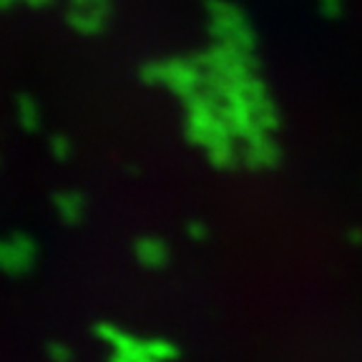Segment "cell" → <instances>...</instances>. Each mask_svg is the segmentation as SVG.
I'll return each instance as SVG.
<instances>
[{"mask_svg": "<svg viewBox=\"0 0 362 362\" xmlns=\"http://www.w3.org/2000/svg\"><path fill=\"white\" fill-rule=\"evenodd\" d=\"M144 355L153 362H174L179 357V350L169 339H148L144 342Z\"/></svg>", "mask_w": 362, "mask_h": 362, "instance_id": "ba28073f", "label": "cell"}, {"mask_svg": "<svg viewBox=\"0 0 362 362\" xmlns=\"http://www.w3.org/2000/svg\"><path fill=\"white\" fill-rule=\"evenodd\" d=\"M48 357L53 362H74V352H71L68 345H63V342H51L48 345Z\"/></svg>", "mask_w": 362, "mask_h": 362, "instance_id": "4fadbf2b", "label": "cell"}, {"mask_svg": "<svg viewBox=\"0 0 362 362\" xmlns=\"http://www.w3.org/2000/svg\"><path fill=\"white\" fill-rule=\"evenodd\" d=\"M16 3H21V0H0V11H8V8H13Z\"/></svg>", "mask_w": 362, "mask_h": 362, "instance_id": "2e32d148", "label": "cell"}, {"mask_svg": "<svg viewBox=\"0 0 362 362\" xmlns=\"http://www.w3.org/2000/svg\"><path fill=\"white\" fill-rule=\"evenodd\" d=\"M206 13H209V35L221 45L237 48V51L252 53L255 48V33L247 25L244 16L239 8H234L226 0H209L206 3Z\"/></svg>", "mask_w": 362, "mask_h": 362, "instance_id": "6da1fadb", "label": "cell"}, {"mask_svg": "<svg viewBox=\"0 0 362 362\" xmlns=\"http://www.w3.org/2000/svg\"><path fill=\"white\" fill-rule=\"evenodd\" d=\"M202 76L204 68H199L192 58H174L166 61V88L179 96L181 101L197 90H202Z\"/></svg>", "mask_w": 362, "mask_h": 362, "instance_id": "7a4b0ae2", "label": "cell"}, {"mask_svg": "<svg viewBox=\"0 0 362 362\" xmlns=\"http://www.w3.org/2000/svg\"><path fill=\"white\" fill-rule=\"evenodd\" d=\"M144 362H153V360H148V357H146V360H144Z\"/></svg>", "mask_w": 362, "mask_h": 362, "instance_id": "e0dca14e", "label": "cell"}, {"mask_svg": "<svg viewBox=\"0 0 362 362\" xmlns=\"http://www.w3.org/2000/svg\"><path fill=\"white\" fill-rule=\"evenodd\" d=\"M206 153H209V161L216 169H229V166H234V161H237V151H234L232 141L214 144V146L206 148Z\"/></svg>", "mask_w": 362, "mask_h": 362, "instance_id": "9c48e42d", "label": "cell"}, {"mask_svg": "<svg viewBox=\"0 0 362 362\" xmlns=\"http://www.w3.org/2000/svg\"><path fill=\"white\" fill-rule=\"evenodd\" d=\"M35 259L38 257L21 252L11 239H0V272H6L11 277H23L35 267Z\"/></svg>", "mask_w": 362, "mask_h": 362, "instance_id": "277c9868", "label": "cell"}, {"mask_svg": "<svg viewBox=\"0 0 362 362\" xmlns=\"http://www.w3.org/2000/svg\"><path fill=\"white\" fill-rule=\"evenodd\" d=\"M68 25L81 35H98L103 33L108 21V11H78V8H71L68 11Z\"/></svg>", "mask_w": 362, "mask_h": 362, "instance_id": "5b68a950", "label": "cell"}, {"mask_svg": "<svg viewBox=\"0 0 362 362\" xmlns=\"http://www.w3.org/2000/svg\"><path fill=\"white\" fill-rule=\"evenodd\" d=\"M141 81L146 86H164L166 83V63L161 61H148L141 66Z\"/></svg>", "mask_w": 362, "mask_h": 362, "instance_id": "30bf717a", "label": "cell"}, {"mask_svg": "<svg viewBox=\"0 0 362 362\" xmlns=\"http://www.w3.org/2000/svg\"><path fill=\"white\" fill-rule=\"evenodd\" d=\"M53 204H56L58 216H61L66 224H78V221L83 219V211H86L83 194H78V192H61V194H56Z\"/></svg>", "mask_w": 362, "mask_h": 362, "instance_id": "8992f818", "label": "cell"}, {"mask_svg": "<svg viewBox=\"0 0 362 362\" xmlns=\"http://www.w3.org/2000/svg\"><path fill=\"white\" fill-rule=\"evenodd\" d=\"M134 255H136V262L141 267H146V269H164L171 259V249L164 239L141 237V239H136Z\"/></svg>", "mask_w": 362, "mask_h": 362, "instance_id": "3957f363", "label": "cell"}, {"mask_svg": "<svg viewBox=\"0 0 362 362\" xmlns=\"http://www.w3.org/2000/svg\"><path fill=\"white\" fill-rule=\"evenodd\" d=\"M51 153L56 156V161H68L71 153H74V146L68 141L66 136H53L51 139Z\"/></svg>", "mask_w": 362, "mask_h": 362, "instance_id": "8fae6325", "label": "cell"}, {"mask_svg": "<svg viewBox=\"0 0 362 362\" xmlns=\"http://www.w3.org/2000/svg\"><path fill=\"white\" fill-rule=\"evenodd\" d=\"M93 334H96L101 342H106V345H113L116 337L121 334V327H116V325H111V322H98L96 327H93Z\"/></svg>", "mask_w": 362, "mask_h": 362, "instance_id": "7c38bea8", "label": "cell"}, {"mask_svg": "<svg viewBox=\"0 0 362 362\" xmlns=\"http://www.w3.org/2000/svg\"><path fill=\"white\" fill-rule=\"evenodd\" d=\"M16 108H18V124H21V129H25V131L40 129V108L35 98L23 93V96H18Z\"/></svg>", "mask_w": 362, "mask_h": 362, "instance_id": "52a82bcc", "label": "cell"}, {"mask_svg": "<svg viewBox=\"0 0 362 362\" xmlns=\"http://www.w3.org/2000/svg\"><path fill=\"white\" fill-rule=\"evenodd\" d=\"M21 3H25V6H30V8H45V6H51L53 0H21Z\"/></svg>", "mask_w": 362, "mask_h": 362, "instance_id": "9a60e30c", "label": "cell"}, {"mask_svg": "<svg viewBox=\"0 0 362 362\" xmlns=\"http://www.w3.org/2000/svg\"><path fill=\"white\" fill-rule=\"evenodd\" d=\"M187 234H189V239H192V242H206V237H209V229H206V224H204V221H189Z\"/></svg>", "mask_w": 362, "mask_h": 362, "instance_id": "5bb4252c", "label": "cell"}]
</instances>
